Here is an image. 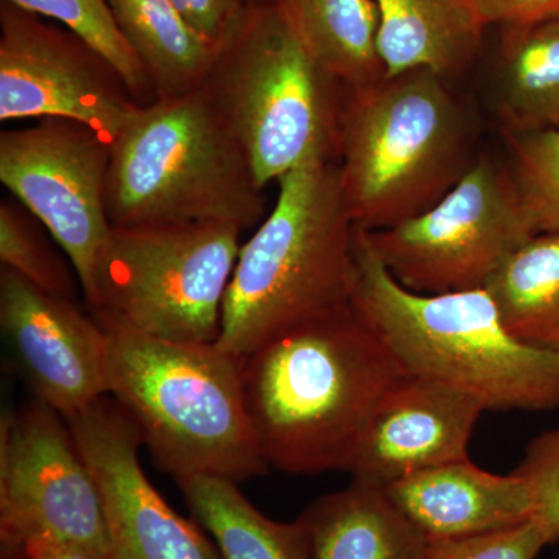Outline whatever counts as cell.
<instances>
[{
	"label": "cell",
	"instance_id": "obj_3",
	"mask_svg": "<svg viewBox=\"0 0 559 559\" xmlns=\"http://www.w3.org/2000/svg\"><path fill=\"white\" fill-rule=\"evenodd\" d=\"M448 79L415 69L344 90L337 167L353 226L378 231L436 205L477 159Z\"/></svg>",
	"mask_w": 559,
	"mask_h": 559
},
{
	"label": "cell",
	"instance_id": "obj_24",
	"mask_svg": "<svg viewBox=\"0 0 559 559\" xmlns=\"http://www.w3.org/2000/svg\"><path fill=\"white\" fill-rule=\"evenodd\" d=\"M0 261L36 288L76 300L79 275L50 231L13 197L0 201Z\"/></svg>",
	"mask_w": 559,
	"mask_h": 559
},
{
	"label": "cell",
	"instance_id": "obj_14",
	"mask_svg": "<svg viewBox=\"0 0 559 559\" xmlns=\"http://www.w3.org/2000/svg\"><path fill=\"white\" fill-rule=\"evenodd\" d=\"M0 326L35 400L62 418L76 417L108 395V334L79 301L2 267Z\"/></svg>",
	"mask_w": 559,
	"mask_h": 559
},
{
	"label": "cell",
	"instance_id": "obj_8",
	"mask_svg": "<svg viewBox=\"0 0 559 559\" xmlns=\"http://www.w3.org/2000/svg\"><path fill=\"white\" fill-rule=\"evenodd\" d=\"M241 227L178 223L112 227L81 289L102 326L182 344H216Z\"/></svg>",
	"mask_w": 559,
	"mask_h": 559
},
{
	"label": "cell",
	"instance_id": "obj_27",
	"mask_svg": "<svg viewBox=\"0 0 559 559\" xmlns=\"http://www.w3.org/2000/svg\"><path fill=\"white\" fill-rule=\"evenodd\" d=\"M514 473L524 477L532 492V521L543 530L549 546L559 543V428L530 441Z\"/></svg>",
	"mask_w": 559,
	"mask_h": 559
},
{
	"label": "cell",
	"instance_id": "obj_32",
	"mask_svg": "<svg viewBox=\"0 0 559 559\" xmlns=\"http://www.w3.org/2000/svg\"><path fill=\"white\" fill-rule=\"evenodd\" d=\"M249 5H270V3H275V0H248Z\"/></svg>",
	"mask_w": 559,
	"mask_h": 559
},
{
	"label": "cell",
	"instance_id": "obj_25",
	"mask_svg": "<svg viewBox=\"0 0 559 559\" xmlns=\"http://www.w3.org/2000/svg\"><path fill=\"white\" fill-rule=\"evenodd\" d=\"M22 10L57 22L75 33L110 62L121 75L134 100L150 105L156 100L145 70L121 35L108 0H7Z\"/></svg>",
	"mask_w": 559,
	"mask_h": 559
},
{
	"label": "cell",
	"instance_id": "obj_19",
	"mask_svg": "<svg viewBox=\"0 0 559 559\" xmlns=\"http://www.w3.org/2000/svg\"><path fill=\"white\" fill-rule=\"evenodd\" d=\"M500 31L492 95L503 131L559 130V16Z\"/></svg>",
	"mask_w": 559,
	"mask_h": 559
},
{
	"label": "cell",
	"instance_id": "obj_10",
	"mask_svg": "<svg viewBox=\"0 0 559 559\" xmlns=\"http://www.w3.org/2000/svg\"><path fill=\"white\" fill-rule=\"evenodd\" d=\"M35 538L110 559L97 480L68 421L38 400L0 425V543Z\"/></svg>",
	"mask_w": 559,
	"mask_h": 559
},
{
	"label": "cell",
	"instance_id": "obj_31",
	"mask_svg": "<svg viewBox=\"0 0 559 559\" xmlns=\"http://www.w3.org/2000/svg\"><path fill=\"white\" fill-rule=\"evenodd\" d=\"M0 559H100L91 551L49 539H27L2 544Z\"/></svg>",
	"mask_w": 559,
	"mask_h": 559
},
{
	"label": "cell",
	"instance_id": "obj_15",
	"mask_svg": "<svg viewBox=\"0 0 559 559\" xmlns=\"http://www.w3.org/2000/svg\"><path fill=\"white\" fill-rule=\"evenodd\" d=\"M484 412L479 401L460 390L406 374L371 414L345 473L384 489L419 471L469 459Z\"/></svg>",
	"mask_w": 559,
	"mask_h": 559
},
{
	"label": "cell",
	"instance_id": "obj_12",
	"mask_svg": "<svg viewBox=\"0 0 559 559\" xmlns=\"http://www.w3.org/2000/svg\"><path fill=\"white\" fill-rule=\"evenodd\" d=\"M112 142L79 121L43 119L0 132V182L64 250L81 289L109 240L106 178Z\"/></svg>",
	"mask_w": 559,
	"mask_h": 559
},
{
	"label": "cell",
	"instance_id": "obj_20",
	"mask_svg": "<svg viewBox=\"0 0 559 559\" xmlns=\"http://www.w3.org/2000/svg\"><path fill=\"white\" fill-rule=\"evenodd\" d=\"M114 20L135 57L156 100L201 90L219 46L183 20L170 0H108Z\"/></svg>",
	"mask_w": 559,
	"mask_h": 559
},
{
	"label": "cell",
	"instance_id": "obj_1",
	"mask_svg": "<svg viewBox=\"0 0 559 559\" xmlns=\"http://www.w3.org/2000/svg\"><path fill=\"white\" fill-rule=\"evenodd\" d=\"M406 374L352 301L264 342L241 359L264 462L293 476L347 471L371 414Z\"/></svg>",
	"mask_w": 559,
	"mask_h": 559
},
{
	"label": "cell",
	"instance_id": "obj_18",
	"mask_svg": "<svg viewBox=\"0 0 559 559\" xmlns=\"http://www.w3.org/2000/svg\"><path fill=\"white\" fill-rule=\"evenodd\" d=\"M310 559H426L429 539L385 495L352 480L316 499L299 518Z\"/></svg>",
	"mask_w": 559,
	"mask_h": 559
},
{
	"label": "cell",
	"instance_id": "obj_2",
	"mask_svg": "<svg viewBox=\"0 0 559 559\" xmlns=\"http://www.w3.org/2000/svg\"><path fill=\"white\" fill-rule=\"evenodd\" d=\"M352 304L407 374L441 382L485 411L559 409V355L514 337L487 289L418 294L401 286L371 248L353 241Z\"/></svg>",
	"mask_w": 559,
	"mask_h": 559
},
{
	"label": "cell",
	"instance_id": "obj_29",
	"mask_svg": "<svg viewBox=\"0 0 559 559\" xmlns=\"http://www.w3.org/2000/svg\"><path fill=\"white\" fill-rule=\"evenodd\" d=\"M200 35L223 46L249 9L248 0H170Z\"/></svg>",
	"mask_w": 559,
	"mask_h": 559
},
{
	"label": "cell",
	"instance_id": "obj_9",
	"mask_svg": "<svg viewBox=\"0 0 559 559\" xmlns=\"http://www.w3.org/2000/svg\"><path fill=\"white\" fill-rule=\"evenodd\" d=\"M366 234L401 286L447 294L485 289L503 261L539 231L510 165L477 156L425 213Z\"/></svg>",
	"mask_w": 559,
	"mask_h": 559
},
{
	"label": "cell",
	"instance_id": "obj_22",
	"mask_svg": "<svg viewBox=\"0 0 559 559\" xmlns=\"http://www.w3.org/2000/svg\"><path fill=\"white\" fill-rule=\"evenodd\" d=\"M176 484L202 527L215 539L221 559H310L299 520L277 522L246 499L237 481L183 476Z\"/></svg>",
	"mask_w": 559,
	"mask_h": 559
},
{
	"label": "cell",
	"instance_id": "obj_28",
	"mask_svg": "<svg viewBox=\"0 0 559 559\" xmlns=\"http://www.w3.org/2000/svg\"><path fill=\"white\" fill-rule=\"evenodd\" d=\"M549 546L536 522L474 538L429 540L426 559H536Z\"/></svg>",
	"mask_w": 559,
	"mask_h": 559
},
{
	"label": "cell",
	"instance_id": "obj_21",
	"mask_svg": "<svg viewBox=\"0 0 559 559\" xmlns=\"http://www.w3.org/2000/svg\"><path fill=\"white\" fill-rule=\"evenodd\" d=\"M301 43L342 86L385 75L378 53L380 13L374 0H275Z\"/></svg>",
	"mask_w": 559,
	"mask_h": 559
},
{
	"label": "cell",
	"instance_id": "obj_6",
	"mask_svg": "<svg viewBox=\"0 0 559 559\" xmlns=\"http://www.w3.org/2000/svg\"><path fill=\"white\" fill-rule=\"evenodd\" d=\"M263 191L201 87L140 106L114 140L106 213L116 229L227 223L246 230L263 216Z\"/></svg>",
	"mask_w": 559,
	"mask_h": 559
},
{
	"label": "cell",
	"instance_id": "obj_30",
	"mask_svg": "<svg viewBox=\"0 0 559 559\" xmlns=\"http://www.w3.org/2000/svg\"><path fill=\"white\" fill-rule=\"evenodd\" d=\"M485 24H530L559 16V0H477Z\"/></svg>",
	"mask_w": 559,
	"mask_h": 559
},
{
	"label": "cell",
	"instance_id": "obj_7",
	"mask_svg": "<svg viewBox=\"0 0 559 559\" xmlns=\"http://www.w3.org/2000/svg\"><path fill=\"white\" fill-rule=\"evenodd\" d=\"M260 186L314 160L337 162L344 90L277 3L249 5L202 84Z\"/></svg>",
	"mask_w": 559,
	"mask_h": 559
},
{
	"label": "cell",
	"instance_id": "obj_11",
	"mask_svg": "<svg viewBox=\"0 0 559 559\" xmlns=\"http://www.w3.org/2000/svg\"><path fill=\"white\" fill-rule=\"evenodd\" d=\"M140 106L80 36L0 0V121H79L114 142Z\"/></svg>",
	"mask_w": 559,
	"mask_h": 559
},
{
	"label": "cell",
	"instance_id": "obj_4",
	"mask_svg": "<svg viewBox=\"0 0 559 559\" xmlns=\"http://www.w3.org/2000/svg\"><path fill=\"white\" fill-rule=\"evenodd\" d=\"M277 182L274 209L241 246L224 297L216 345L238 359L352 301L355 226L337 162H310Z\"/></svg>",
	"mask_w": 559,
	"mask_h": 559
},
{
	"label": "cell",
	"instance_id": "obj_5",
	"mask_svg": "<svg viewBox=\"0 0 559 559\" xmlns=\"http://www.w3.org/2000/svg\"><path fill=\"white\" fill-rule=\"evenodd\" d=\"M106 390L165 473L240 481L266 473L246 409L241 359L216 344L103 326Z\"/></svg>",
	"mask_w": 559,
	"mask_h": 559
},
{
	"label": "cell",
	"instance_id": "obj_17",
	"mask_svg": "<svg viewBox=\"0 0 559 559\" xmlns=\"http://www.w3.org/2000/svg\"><path fill=\"white\" fill-rule=\"evenodd\" d=\"M385 75L425 69L450 80L479 58L488 25L477 0H374Z\"/></svg>",
	"mask_w": 559,
	"mask_h": 559
},
{
	"label": "cell",
	"instance_id": "obj_26",
	"mask_svg": "<svg viewBox=\"0 0 559 559\" xmlns=\"http://www.w3.org/2000/svg\"><path fill=\"white\" fill-rule=\"evenodd\" d=\"M509 165L539 234L559 230V130L503 131Z\"/></svg>",
	"mask_w": 559,
	"mask_h": 559
},
{
	"label": "cell",
	"instance_id": "obj_23",
	"mask_svg": "<svg viewBox=\"0 0 559 559\" xmlns=\"http://www.w3.org/2000/svg\"><path fill=\"white\" fill-rule=\"evenodd\" d=\"M485 289L514 337L559 355V230L511 253Z\"/></svg>",
	"mask_w": 559,
	"mask_h": 559
},
{
	"label": "cell",
	"instance_id": "obj_16",
	"mask_svg": "<svg viewBox=\"0 0 559 559\" xmlns=\"http://www.w3.org/2000/svg\"><path fill=\"white\" fill-rule=\"evenodd\" d=\"M385 495L429 540L503 532L532 521L524 477L489 473L469 459L419 471L384 488Z\"/></svg>",
	"mask_w": 559,
	"mask_h": 559
},
{
	"label": "cell",
	"instance_id": "obj_13",
	"mask_svg": "<svg viewBox=\"0 0 559 559\" xmlns=\"http://www.w3.org/2000/svg\"><path fill=\"white\" fill-rule=\"evenodd\" d=\"M66 421L100 488L110 559H221L146 477L138 426L112 396Z\"/></svg>",
	"mask_w": 559,
	"mask_h": 559
}]
</instances>
